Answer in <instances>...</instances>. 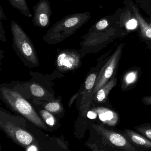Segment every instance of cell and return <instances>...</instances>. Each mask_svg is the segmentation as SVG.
<instances>
[{"label": "cell", "instance_id": "1", "mask_svg": "<svg viewBox=\"0 0 151 151\" xmlns=\"http://www.w3.org/2000/svg\"><path fill=\"white\" fill-rule=\"evenodd\" d=\"M91 18L90 13L85 12L67 15L54 24L43 37L50 45L58 44L74 34Z\"/></svg>", "mask_w": 151, "mask_h": 151}, {"label": "cell", "instance_id": "2", "mask_svg": "<svg viewBox=\"0 0 151 151\" xmlns=\"http://www.w3.org/2000/svg\"><path fill=\"white\" fill-rule=\"evenodd\" d=\"M1 99L14 111L22 115L35 126L43 129L48 127L33 106L17 91L6 87L0 90Z\"/></svg>", "mask_w": 151, "mask_h": 151}, {"label": "cell", "instance_id": "3", "mask_svg": "<svg viewBox=\"0 0 151 151\" xmlns=\"http://www.w3.org/2000/svg\"><path fill=\"white\" fill-rule=\"evenodd\" d=\"M11 31L12 36V46L14 50L25 65L29 68L40 65L36 50L33 42L21 26L12 20Z\"/></svg>", "mask_w": 151, "mask_h": 151}, {"label": "cell", "instance_id": "4", "mask_svg": "<svg viewBox=\"0 0 151 151\" xmlns=\"http://www.w3.org/2000/svg\"><path fill=\"white\" fill-rule=\"evenodd\" d=\"M2 111H0V127L9 137L16 144L26 148L35 143L34 137L25 128L23 119H18Z\"/></svg>", "mask_w": 151, "mask_h": 151}, {"label": "cell", "instance_id": "5", "mask_svg": "<svg viewBox=\"0 0 151 151\" xmlns=\"http://www.w3.org/2000/svg\"><path fill=\"white\" fill-rule=\"evenodd\" d=\"M93 128L102 137L104 143L113 149L121 151H141L132 144L121 133L105 127L104 123L93 124Z\"/></svg>", "mask_w": 151, "mask_h": 151}, {"label": "cell", "instance_id": "6", "mask_svg": "<svg viewBox=\"0 0 151 151\" xmlns=\"http://www.w3.org/2000/svg\"><path fill=\"white\" fill-rule=\"evenodd\" d=\"M80 50L64 49L59 51L56 59V66L63 73L73 71L82 65Z\"/></svg>", "mask_w": 151, "mask_h": 151}, {"label": "cell", "instance_id": "7", "mask_svg": "<svg viewBox=\"0 0 151 151\" xmlns=\"http://www.w3.org/2000/svg\"><path fill=\"white\" fill-rule=\"evenodd\" d=\"M123 45V44H121L118 47L115 52L99 72L93 89V98L98 91L109 81L113 74L120 59Z\"/></svg>", "mask_w": 151, "mask_h": 151}, {"label": "cell", "instance_id": "8", "mask_svg": "<svg viewBox=\"0 0 151 151\" xmlns=\"http://www.w3.org/2000/svg\"><path fill=\"white\" fill-rule=\"evenodd\" d=\"M33 22L34 25L41 28L48 27L51 24L50 17L52 14L50 3L48 0H40L34 6Z\"/></svg>", "mask_w": 151, "mask_h": 151}, {"label": "cell", "instance_id": "9", "mask_svg": "<svg viewBox=\"0 0 151 151\" xmlns=\"http://www.w3.org/2000/svg\"><path fill=\"white\" fill-rule=\"evenodd\" d=\"M97 76L96 73H92L87 77L84 89L81 93L82 98L79 109L83 117L87 115L89 110L90 109L93 100V89Z\"/></svg>", "mask_w": 151, "mask_h": 151}, {"label": "cell", "instance_id": "10", "mask_svg": "<svg viewBox=\"0 0 151 151\" xmlns=\"http://www.w3.org/2000/svg\"><path fill=\"white\" fill-rule=\"evenodd\" d=\"M121 133L135 147L151 150V141L140 133L128 129L121 131Z\"/></svg>", "mask_w": 151, "mask_h": 151}, {"label": "cell", "instance_id": "11", "mask_svg": "<svg viewBox=\"0 0 151 151\" xmlns=\"http://www.w3.org/2000/svg\"><path fill=\"white\" fill-rule=\"evenodd\" d=\"M91 111H94L98 115L100 120L104 124L109 126H115L119 120L118 114L110 109L103 107H93Z\"/></svg>", "mask_w": 151, "mask_h": 151}, {"label": "cell", "instance_id": "12", "mask_svg": "<svg viewBox=\"0 0 151 151\" xmlns=\"http://www.w3.org/2000/svg\"><path fill=\"white\" fill-rule=\"evenodd\" d=\"M117 80L116 77H113L104 85L97 92L94 96L93 100L97 103H103L107 99L111 91L116 86Z\"/></svg>", "mask_w": 151, "mask_h": 151}, {"label": "cell", "instance_id": "13", "mask_svg": "<svg viewBox=\"0 0 151 151\" xmlns=\"http://www.w3.org/2000/svg\"><path fill=\"white\" fill-rule=\"evenodd\" d=\"M131 8L134 12L135 16L140 24L141 32L142 36L147 39L151 40V26L143 18L138 10L134 5H131Z\"/></svg>", "mask_w": 151, "mask_h": 151}, {"label": "cell", "instance_id": "14", "mask_svg": "<svg viewBox=\"0 0 151 151\" xmlns=\"http://www.w3.org/2000/svg\"><path fill=\"white\" fill-rule=\"evenodd\" d=\"M8 1L13 8L17 9L21 14L27 17H32V14L26 0H8Z\"/></svg>", "mask_w": 151, "mask_h": 151}, {"label": "cell", "instance_id": "15", "mask_svg": "<svg viewBox=\"0 0 151 151\" xmlns=\"http://www.w3.org/2000/svg\"><path fill=\"white\" fill-rule=\"evenodd\" d=\"M44 109L54 114H59L64 110L60 100H56L50 101L43 105Z\"/></svg>", "mask_w": 151, "mask_h": 151}, {"label": "cell", "instance_id": "16", "mask_svg": "<svg viewBox=\"0 0 151 151\" xmlns=\"http://www.w3.org/2000/svg\"><path fill=\"white\" fill-rule=\"evenodd\" d=\"M137 132L151 141V123H144L135 127Z\"/></svg>", "mask_w": 151, "mask_h": 151}, {"label": "cell", "instance_id": "17", "mask_svg": "<svg viewBox=\"0 0 151 151\" xmlns=\"http://www.w3.org/2000/svg\"><path fill=\"white\" fill-rule=\"evenodd\" d=\"M30 91L33 96L37 97H43L46 95L45 90L37 83H32L30 86Z\"/></svg>", "mask_w": 151, "mask_h": 151}, {"label": "cell", "instance_id": "18", "mask_svg": "<svg viewBox=\"0 0 151 151\" xmlns=\"http://www.w3.org/2000/svg\"><path fill=\"white\" fill-rule=\"evenodd\" d=\"M40 114L43 120L45 122L47 125L51 127L55 125L56 119L52 115V113L44 109L40 111Z\"/></svg>", "mask_w": 151, "mask_h": 151}, {"label": "cell", "instance_id": "19", "mask_svg": "<svg viewBox=\"0 0 151 151\" xmlns=\"http://www.w3.org/2000/svg\"><path fill=\"white\" fill-rule=\"evenodd\" d=\"M137 73L135 71H131L127 73L124 78V83L126 86L132 84L136 81L137 79Z\"/></svg>", "mask_w": 151, "mask_h": 151}, {"label": "cell", "instance_id": "20", "mask_svg": "<svg viewBox=\"0 0 151 151\" xmlns=\"http://www.w3.org/2000/svg\"><path fill=\"white\" fill-rule=\"evenodd\" d=\"M109 25V23L107 19H103L97 22L93 26L98 30H103Z\"/></svg>", "mask_w": 151, "mask_h": 151}, {"label": "cell", "instance_id": "21", "mask_svg": "<svg viewBox=\"0 0 151 151\" xmlns=\"http://www.w3.org/2000/svg\"><path fill=\"white\" fill-rule=\"evenodd\" d=\"M137 24H138V21L134 19H130L126 23V27L127 29L129 30H133L136 28Z\"/></svg>", "mask_w": 151, "mask_h": 151}, {"label": "cell", "instance_id": "22", "mask_svg": "<svg viewBox=\"0 0 151 151\" xmlns=\"http://www.w3.org/2000/svg\"><path fill=\"white\" fill-rule=\"evenodd\" d=\"M87 145L93 151H110L106 149H102L100 148L96 144L87 143Z\"/></svg>", "mask_w": 151, "mask_h": 151}, {"label": "cell", "instance_id": "23", "mask_svg": "<svg viewBox=\"0 0 151 151\" xmlns=\"http://www.w3.org/2000/svg\"><path fill=\"white\" fill-rule=\"evenodd\" d=\"M0 40L2 41L5 42L6 41L5 36V32L3 26L2 20H0Z\"/></svg>", "mask_w": 151, "mask_h": 151}, {"label": "cell", "instance_id": "24", "mask_svg": "<svg viewBox=\"0 0 151 151\" xmlns=\"http://www.w3.org/2000/svg\"><path fill=\"white\" fill-rule=\"evenodd\" d=\"M142 102L145 104L151 106V96L144 97L142 99Z\"/></svg>", "mask_w": 151, "mask_h": 151}, {"label": "cell", "instance_id": "25", "mask_svg": "<svg viewBox=\"0 0 151 151\" xmlns=\"http://www.w3.org/2000/svg\"><path fill=\"white\" fill-rule=\"evenodd\" d=\"M87 116L90 119H94L96 118L97 114L94 111H91L88 112Z\"/></svg>", "mask_w": 151, "mask_h": 151}, {"label": "cell", "instance_id": "26", "mask_svg": "<svg viewBox=\"0 0 151 151\" xmlns=\"http://www.w3.org/2000/svg\"><path fill=\"white\" fill-rule=\"evenodd\" d=\"M2 19L7 20L8 19L4 12L2 6H0V20H2Z\"/></svg>", "mask_w": 151, "mask_h": 151}, {"label": "cell", "instance_id": "27", "mask_svg": "<svg viewBox=\"0 0 151 151\" xmlns=\"http://www.w3.org/2000/svg\"><path fill=\"white\" fill-rule=\"evenodd\" d=\"M65 1H75V0H65Z\"/></svg>", "mask_w": 151, "mask_h": 151}, {"label": "cell", "instance_id": "28", "mask_svg": "<svg viewBox=\"0 0 151 151\" xmlns=\"http://www.w3.org/2000/svg\"><path fill=\"white\" fill-rule=\"evenodd\" d=\"M150 25L151 26V24H150Z\"/></svg>", "mask_w": 151, "mask_h": 151}]
</instances>
